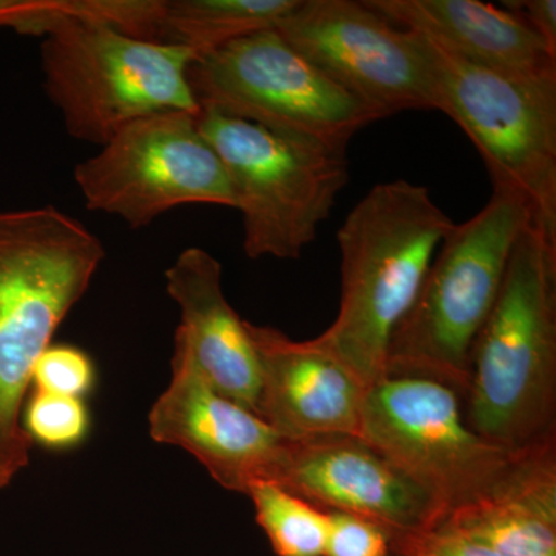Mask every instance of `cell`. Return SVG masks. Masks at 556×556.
<instances>
[{"label":"cell","instance_id":"obj_24","mask_svg":"<svg viewBox=\"0 0 556 556\" xmlns=\"http://www.w3.org/2000/svg\"><path fill=\"white\" fill-rule=\"evenodd\" d=\"M396 556H501L492 548L437 527L420 535L391 541Z\"/></svg>","mask_w":556,"mask_h":556},{"label":"cell","instance_id":"obj_27","mask_svg":"<svg viewBox=\"0 0 556 556\" xmlns=\"http://www.w3.org/2000/svg\"><path fill=\"white\" fill-rule=\"evenodd\" d=\"M394 556V555H393Z\"/></svg>","mask_w":556,"mask_h":556},{"label":"cell","instance_id":"obj_11","mask_svg":"<svg viewBox=\"0 0 556 556\" xmlns=\"http://www.w3.org/2000/svg\"><path fill=\"white\" fill-rule=\"evenodd\" d=\"M276 31L379 119L434 110L426 39L399 30L364 0H299Z\"/></svg>","mask_w":556,"mask_h":556},{"label":"cell","instance_id":"obj_3","mask_svg":"<svg viewBox=\"0 0 556 556\" xmlns=\"http://www.w3.org/2000/svg\"><path fill=\"white\" fill-rule=\"evenodd\" d=\"M104 257L102 241L58 207L0 211V490L30 464L22 412L36 362Z\"/></svg>","mask_w":556,"mask_h":556},{"label":"cell","instance_id":"obj_4","mask_svg":"<svg viewBox=\"0 0 556 556\" xmlns=\"http://www.w3.org/2000/svg\"><path fill=\"white\" fill-rule=\"evenodd\" d=\"M530 223L525 201L493 190L475 217L453 226L415 303L394 329L386 376H422L464 396L471 348L495 306L515 244Z\"/></svg>","mask_w":556,"mask_h":556},{"label":"cell","instance_id":"obj_16","mask_svg":"<svg viewBox=\"0 0 556 556\" xmlns=\"http://www.w3.org/2000/svg\"><path fill=\"white\" fill-rule=\"evenodd\" d=\"M459 60L515 76L556 72V53L517 14L479 0H364Z\"/></svg>","mask_w":556,"mask_h":556},{"label":"cell","instance_id":"obj_2","mask_svg":"<svg viewBox=\"0 0 556 556\" xmlns=\"http://www.w3.org/2000/svg\"><path fill=\"white\" fill-rule=\"evenodd\" d=\"M455 225L427 188L394 179L369 190L340 226L339 313L313 340L365 387L386 376L394 329Z\"/></svg>","mask_w":556,"mask_h":556},{"label":"cell","instance_id":"obj_15","mask_svg":"<svg viewBox=\"0 0 556 556\" xmlns=\"http://www.w3.org/2000/svg\"><path fill=\"white\" fill-rule=\"evenodd\" d=\"M222 263L203 248H188L166 270V288L181 311V340L223 396L257 415L260 367L247 321L223 292Z\"/></svg>","mask_w":556,"mask_h":556},{"label":"cell","instance_id":"obj_5","mask_svg":"<svg viewBox=\"0 0 556 556\" xmlns=\"http://www.w3.org/2000/svg\"><path fill=\"white\" fill-rule=\"evenodd\" d=\"M199 127L243 217L247 257H302L350 181L346 150L211 110H200Z\"/></svg>","mask_w":556,"mask_h":556},{"label":"cell","instance_id":"obj_18","mask_svg":"<svg viewBox=\"0 0 556 556\" xmlns=\"http://www.w3.org/2000/svg\"><path fill=\"white\" fill-rule=\"evenodd\" d=\"M299 0H164L159 42L197 58L233 40L276 30Z\"/></svg>","mask_w":556,"mask_h":556},{"label":"cell","instance_id":"obj_8","mask_svg":"<svg viewBox=\"0 0 556 556\" xmlns=\"http://www.w3.org/2000/svg\"><path fill=\"white\" fill-rule=\"evenodd\" d=\"M200 110L346 150L378 116L276 30L233 40L189 68Z\"/></svg>","mask_w":556,"mask_h":556},{"label":"cell","instance_id":"obj_13","mask_svg":"<svg viewBox=\"0 0 556 556\" xmlns=\"http://www.w3.org/2000/svg\"><path fill=\"white\" fill-rule=\"evenodd\" d=\"M159 444L186 450L223 489L248 495L257 481H273L287 441L208 382L188 346L175 339L169 387L149 413Z\"/></svg>","mask_w":556,"mask_h":556},{"label":"cell","instance_id":"obj_21","mask_svg":"<svg viewBox=\"0 0 556 556\" xmlns=\"http://www.w3.org/2000/svg\"><path fill=\"white\" fill-rule=\"evenodd\" d=\"M31 444L49 450L78 447L90 430V415L83 399L36 390L22 416Z\"/></svg>","mask_w":556,"mask_h":556},{"label":"cell","instance_id":"obj_25","mask_svg":"<svg viewBox=\"0 0 556 556\" xmlns=\"http://www.w3.org/2000/svg\"><path fill=\"white\" fill-rule=\"evenodd\" d=\"M504 9L517 14L527 27L547 43L556 53V2L555 0H514L503 2Z\"/></svg>","mask_w":556,"mask_h":556},{"label":"cell","instance_id":"obj_10","mask_svg":"<svg viewBox=\"0 0 556 556\" xmlns=\"http://www.w3.org/2000/svg\"><path fill=\"white\" fill-rule=\"evenodd\" d=\"M361 439L447 514L478 496L514 457L467 426L455 388L422 376L387 375L368 387Z\"/></svg>","mask_w":556,"mask_h":556},{"label":"cell","instance_id":"obj_17","mask_svg":"<svg viewBox=\"0 0 556 556\" xmlns=\"http://www.w3.org/2000/svg\"><path fill=\"white\" fill-rule=\"evenodd\" d=\"M438 527L501 556H556V441L514 455Z\"/></svg>","mask_w":556,"mask_h":556},{"label":"cell","instance_id":"obj_14","mask_svg":"<svg viewBox=\"0 0 556 556\" xmlns=\"http://www.w3.org/2000/svg\"><path fill=\"white\" fill-rule=\"evenodd\" d=\"M260 367L257 416L285 441L361 438L368 388L316 345L247 321Z\"/></svg>","mask_w":556,"mask_h":556},{"label":"cell","instance_id":"obj_19","mask_svg":"<svg viewBox=\"0 0 556 556\" xmlns=\"http://www.w3.org/2000/svg\"><path fill=\"white\" fill-rule=\"evenodd\" d=\"M164 0H0V28L47 36L65 24L94 25L159 42Z\"/></svg>","mask_w":556,"mask_h":556},{"label":"cell","instance_id":"obj_9","mask_svg":"<svg viewBox=\"0 0 556 556\" xmlns=\"http://www.w3.org/2000/svg\"><path fill=\"white\" fill-rule=\"evenodd\" d=\"M200 113L164 112L119 130L75 167L87 208L141 229L188 204L233 207L228 177L199 127Z\"/></svg>","mask_w":556,"mask_h":556},{"label":"cell","instance_id":"obj_26","mask_svg":"<svg viewBox=\"0 0 556 556\" xmlns=\"http://www.w3.org/2000/svg\"><path fill=\"white\" fill-rule=\"evenodd\" d=\"M394 556H396V555H394Z\"/></svg>","mask_w":556,"mask_h":556},{"label":"cell","instance_id":"obj_20","mask_svg":"<svg viewBox=\"0 0 556 556\" xmlns=\"http://www.w3.org/2000/svg\"><path fill=\"white\" fill-rule=\"evenodd\" d=\"M255 519L277 556H325L328 511L274 481L254 482L248 490Z\"/></svg>","mask_w":556,"mask_h":556},{"label":"cell","instance_id":"obj_22","mask_svg":"<svg viewBox=\"0 0 556 556\" xmlns=\"http://www.w3.org/2000/svg\"><path fill=\"white\" fill-rule=\"evenodd\" d=\"M97 372L89 354L72 345H50L33 369L36 390L83 399L94 386Z\"/></svg>","mask_w":556,"mask_h":556},{"label":"cell","instance_id":"obj_6","mask_svg":"<svg viewBox=\"0 0 556 556\" xmlns=\"http://www.w3.org/2000/svg\"><path fill=\"white\" fill-rule=\"evenodd\" d=\"M195 53L94 25L65 24L43 36V87L65 129L104 146L144 116L200 113L189 84Z\"/></svg>","mask_w":556,"mask_h":556},{"label":"cell","instance_id":"obj_7","mask_svg":"<svg viewBox=\"0 0 556 556\" xmlns=\"http://www.w3.org/2000/svg\"><path fill=\"white\" fill-rule=\"evenodd\" d=\"M422 38L434 110L473 142L493 190L519 197L533 225L556 239V72L506 75L459 60Z\"/></svg>","mask_w":556,"mask_h":556},{"label":"cell","instance_id":"obj_1","mask_svg":"<svg viewBox=\"0 0 556 556\" xmlns=\"http://www.w3.org/2000/svg\"><path fill=\"white\" fill-rule=\"evenodd\" d=\"M467 426L517 455L556 441V239L530 223L470 354Z\"/></svg>","mask_w":556,"mask_h":556},{"label":"cell","instance_id":"obj_23","mask_svg":"<svg viewBox=\"0 0 556 556\" xmlns=\"http://www.w3.org/2000/svg\"><path fill=\"white\" fill-rule=\"evenodd\" d=\"M329 533L325 556H393L390 532L357 515L328 511Z\"/></svg>","mask_w":556,"mask_h":556},{"label":"cell","instance_id":"obj_12","mask_svg":"<svg viewBox=\"0 0 556 556\" xmlns=\"http://www.w3.org/2000/svg\"><path fill=\"white\" fill-rule=\"evenodd\" d=\"M273 481L321 510L378 522L391 541L437 529L447 515L437 497L357 437L287 441Z\"/></svg>","mask_w":556,"mask_h":556}]
</instances>
